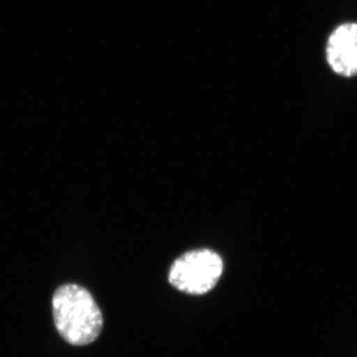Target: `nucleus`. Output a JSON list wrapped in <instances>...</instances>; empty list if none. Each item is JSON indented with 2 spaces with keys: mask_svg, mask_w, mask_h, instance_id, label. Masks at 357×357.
Returning a JSON list of instances; mask_svg holds the SVG:
<instances>
[{
  "mask_svg": "<svg viewBox=\"0 0 357 357\" xmlns=\"http://www.w3.org/2000/svg\"><path fill=\"white\" fill-rule=\"evenodd\" d=\"M54 325L58 333L73 346L94 342L103 327L102 312L91 293L78 284H64L52 297Z\"/></svg>",
  "mask_w": 357,
  "mask_h": 357,
  "instance_id": "obj_1",
  "label": "nucleus"
},
{
  "mask_svg": "<svg viewBox=\"0 0 357 357\" xmlns=\"http://www.w3.org/2000/svg\"><path fill=\"white\" fill-rule=\"evenodd\" d=\"M223 273V260L209 249L191 250L174 261L168 280L174 288L189 294L204 295L219 282Z\"/></svg>",
  "mask_w": 357,
  "mask_h": 357,
  "instance_id": "obj_2",
  "label": "nucleus"
},
{
  "mask_svg": "<svg viewBox=\"0 0 357 357\" xmlns=\"http://www.w3.org/2000/svg\"><path fill=\"white\" fill-rule=\"evenodd\" d=\"M326 58L337 75L346 78L357 75V24H341L331 34Z\"/></svg>",
  "mask_w": 357,
  "mask_h": 357,
  "instance_id": "obj_3",
  "label": "nucleus"
}]
</instances>
